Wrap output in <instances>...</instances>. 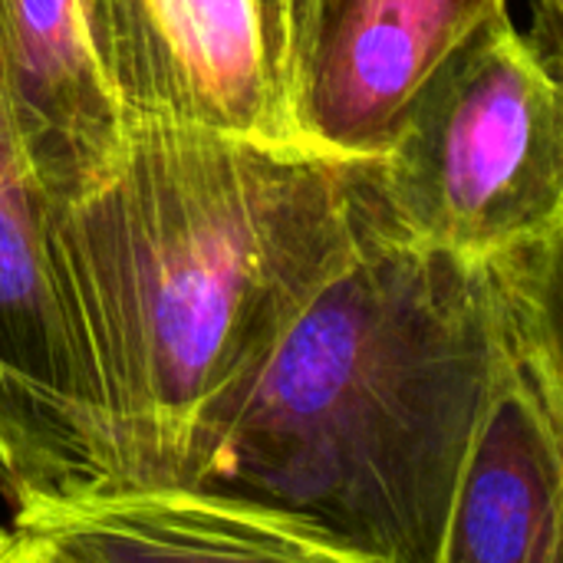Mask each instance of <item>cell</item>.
<instances>
[{
	"label": "cell",
	"mask_w": 563,
	"mask_h": 563,
	"mask_svg": "<svg viewBox=\"0 0 563 563\" xmlns=\"http://www.w3.org/2000/svg\"><path fill=\"white\" fill-rule=\"evenodd\" d=\"M254 3L261 13L267 63L274 73L280 102L290 122L297 125V132L303 135V102H307V86L313 73L323 0H254Z\"/></svg>",
	"instance_id": "10"
},
{
	"label": "cell",
	"mask_w": 563,
	"mask_h": 563,
	"mask_svg": "<svg viewBox=\"0 0 563 563\" xmlns=\"http://www.w3.org/2000/svg\"><path fill=\"white\" fill-rule=\"evenodd\" d=\"M73 563H369L261 505L205 488L92 485L13 515Z\"/></svg>",
	"instance_id": "7"
},
{
	"label": "cell",
	"mask_w": 563,
	"mask_h": 563,
	"mask_svg": "<svg viewBox=\"0 0 563 563\" xmlns=\"http://www.w3.org/2000/svg\"><path fill=\"white\" fill-rule=\"evenodd\" d=\"M360 162L125 122L46 261L115 488H198L264 353L356 218Z\"/></svg>",
	"instance_id": "1"
},
{
	"label": "cell",
	"mask_w": 563,
	"mask_h": 563,
	"mask_svg": "<svg viewBox=\"0 0 563 563\" xmlns=\"http://www.w3.org/2000/svg\"><path fill=\"white\" fill-rule=\"evenodd\" d=\"M366 175L383 221L432 247L498 254L563 238L558 59L498 13L422 79Z\"/></svg>",
	"instance_id": "3"
},
{
	"label": "cell",
	"mask_w": 563,
	"mask_h": 563,
	"mask_svg": "<svg viewBox=\"0 0 563 563\" xmlns=\"http://www.w3.org/2000/svg\"><path fill=\"white\" fill-rule=\"evenodd\" d=\"M0 563H73L63 554H56L53 548H46L43 541L23 534V531H10V544L0 554Z\"/></svg>",
	"instance_id": "11"
},
{
	"label": "cell",
	"mask_w": 563,
	"mask_h": 563,
	"mask_svg": "<svg viewBox=\"0 0 563 563\" xmlns=\"http://www.w3.org/2000/svg\"><path fill=\"white\" fill-rule=\"evenodd\" d=\"M435 563H563V350L501 369L475 429Z\"/></svg>",
	"instance_id": "6"
},
{
	"label": "cell",
	"mask_w": 563,
	"mask_h": 563,
	"mask_svg": "<svg viewBox=\"0 0 563 563\" xmlns=\"http://www.w3.org/2000/svg\"><path fill=\"white\" fill-rule=\"evenodd\" d=\"M0 56L33 175L56 208L89 188L122 142L82 0H0Z\"/></svg>",
	"instance_id": "9"
},
{
	"label": "cell",
	"mask_w": 563,
	"mask_h": 563,
	"mask_svg": "<svg viewBox=\"0 0 563 563\" xmlns=\"http://www.w3.org/2000/svg\"><path fill=\"white\" fill-rule=\"evenodd\" d=\"M82 13L122 125L313 148L280 102L254 0H82Z\"/></svg>",
	"instance_id": "5"
},
{
	"label": "cell",
	"mask_w": 563,
	"mask_h": 563,
	"mask_svg": "<svg viewBox=\"0 0 563 563\" xmlns=\"http://www.w3.org/2000/svg\"><path fill=\"white\" fill-rule=\"evenodd\" d=\"M508 0H323L303 135L317 152L376 158L422 79Z\"/></svg>",
	"instance_id": "8"
},
{
	"label": "cell",
	"mask_w": 563,
	"mask_h": 563,
	"mask_svg": "<svg viewBox=\"0 0 563 563\" xmlns=\"http://www.w3.org/2000/svg\"><path fill=\"white\" fill-rule=\"evenodd\" d=\"M7 544H10V531H7V528H0V554L7 551Z\"/></svg>",
	"instance_id": "12"
},
{
	"label": "cell",
	"mask_w": 563,
	"mask_h": 563,
	"mask_svg": "<svg viewBox=\"0 0 563 563\" xmlns=\"http://www.w3.org/2000/svg\"><path fill=\"white\" fill-rule=\"evenodd\" d=\"M561 336V238L459 254L393 231L360 162L346 244L290 313L198 488L369 563H435L501 369Z\"/></svg>",
	"instance_id": "2"
},
{
	"label": "cell",
	"mask_w": 563,
	"mask_h": 563,
	"mask_svg": "<svg viewBox=\"0 0 563 563\" xmlns=\"http://www.w3.org/2000/svg\"><path fill=\"white\" fill-rule=\"evenodd\" d=\"M49 214L0 56V495L13 515L109 478L92 389L49 277Z\"/></svg>",
	"instance_id": "4"
}]
</instances>
